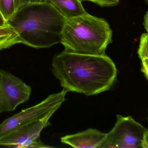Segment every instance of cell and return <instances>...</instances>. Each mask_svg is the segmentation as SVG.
Segmentation results:
<instances>
[{
  "label": "cell",
  "instance_id": "cell-1",
  "mask_svg": "<svg viewBox=\"0 0 148 148\" xmlns=\"http://www.w3.org/2000/svg\"><path fill=\"white\" fill-rule=\"evenodd\" d=\"M51 71L63 90L97 95L110 90L116 78L117 70L110 57L64 51L53 58Z\"/></svg>",
  "mask_w": 148,
  "mask_h": 148
},
{
  "label": "cell",
  "instance_id": "cell-2",
  "mask_svg": "<svg viewBox=\"0 0 148 148\" xmlns=\"http://www.w3.org/2000/svg\"><path fill=\"white\" fill-rule=\"evenodd\" d=\"M66 18L47 2L28 3L7 21L21 43L36 48H49L61 43Z\"/></svg>",
  "mask_w": 148,
  "mask_h": 148
},
{
  "label": "cell",
  "instance_id": "cell-3",
  "mask_svg": "<svg viewBox=\"0 0 148 148\" xmlns=\"http://www.w3.org/2000/svg\"><path fill=\"white\" fill-rule=\"evenodd\" d=\"M112 31L106 21L86 13L66 18L61 43L68 52L79 54H105L112 42Z\"/></svg>",
  "mask_w": 148,
  "mask_h": 148
},
{
  "label": "cell",
  "instance_id": "cell-4",
  "mask_svg": "<svg viewBox=\"0 0 148 148\" xmlns=\"http://www.w3.org/2000/svg\"><path fill=\"white\" fill-rule=\"evenodd\" d=\"M148 148V130L131 116L117 115L116 123L99 148Z\"/></svg>",
  "mask_w": 148,
  "mask_h": 148
},
{
  "label": "cell",
  "instance_id": "cell-5",
  "mask_svg": "<svg viewBox=\"0 0 148 148\" xmlns=\"http://www.w3.org/2000/svg\"><path fill=\"white\" fill-rule=\"evenodd\" d=\"M67 92L63 90L49 95L37 104L22 110L0 124V138L15 128L45 116L52 111H57L66 100Z\"/></svg>",
  "mask_w": 148,
  "mask_h": 148
},
{
  "label": "cell",
  "instance_id": "cell-6",
  "mask_svg": "<svg viewBox=\"0 0 148 148\" xmlns=\"http://www.w3.org/2000/svg\"><path fill=\"white\" fill-rule=\"evenodd\" d=\"M56 111H52L40 119L32 121L15 128L0 138V146L12 148H52L44 143L40 133L51 125L49 120Z\"/></svg>",
  "mask_w": 148,
  "mask_h": 148
},
{
  "label": "cell",
  "instance_id": "cell-7",
  "mask_svg": "<svg viewBox=\"0 0 148 148\" xmlns=\"http://www.w3.org/2000/svg\"><path fill=\"white\" fill-rule=\"evenodd\" d=\"M32 89L20 78L0 69V114L14 111L29 100Z\"/></svg>",
  "mask_w": 148,
  "mask_h": 148
},
{
  "label": "cell",
  "instance_id": "cell-8",
  "mask_svg": "<svg viewBox=\"0 0 148 148\" xmlns=\"http://www.w3.org/2000/svg\"><path fill=\"white\" fill-rule=\"evenodd\" d=\"M107 133L90 128L76 134L68 135L60 138L63 143L76 148H96L100 147Z\"/></svg>",
  "mask_w": 148,
  "mask_h": 148
},
{
  "label": "cell",
  "instance_id": "cell-9",
  "mask_svg": "<svg viewBox=\"0 0 148 148\" xmlns=\"http://www.w3.org/2000/svg\"><path fill=\"white\" fill-rule=\"evenodd\" d=\"M53 5L65 18L77 17L86 14L81 0H46Z\"/></svg>",
  "mask_w": 148,
  "mask_h": 148
},
{
  "label": "cell",
  "instance_id": "cell-10",
  "mask_svg": "<svg viewBox=\"0 0 148 148\" xmlns=\"http://www.w3.org/2000/svg\"><path fill=\"white\" fill-rule=\"evenodd\" d=\"M21 43L18 34L9 26L0 27V51Z\"/></svg>",
  "mask_w": 148,
  "mask_h": 148
},
{
  "label": "cell",
  "instance_id": "cell-11",
  "mask_svg": "<svg viewBox=\"0 0 148 148\" xmlns=\"http://www.w3.org/2000/svg\"><path fill=\"white\" fill-rule=\"evenodd\" d=\"M138 54L142 61L141 71L146 79H148V34L144 33L141 35Z\"/></svg>",
  "mask_w": 148,
  "mask_h": 148
},
{
  "label": "cell",
  "instance_id": "cell-12",
  "mask_svg": "<svg viewBox=\"0 0 148 148\" xmlns=\"http://www.w3.org/2000/svg\"><path fill=\"white\" fill-rule=\"evenodd\" d=\"M0 12L8 21L16 12L14 0H0Z\"/></svg>",
  "mask_w": 148,
  "mask_h": 148
},
{
  "label": "cell",
  "instance_id": "cell-13",
  "mask_svg": "<svg viewBox=\"0 0 148 148\" xmlns=\"http://www.w3.org/2000/svg\"><path fill=\"white\" fill-rule=\"evenodd\" d=\"M93 2L102 7H113L118 5L119 0H81Z\"/></svg>",
  "mask_w": 148,
  "mask_h": 148
},
{
  "label": "cell",
  "instance_id": "cell-14",
  "mask_svg": "<svg viewBox=\"0 0 148 148\" xmlns=\"http://www.w3.org/2000/svg\"><path fill=\"white\" fill-rule=\"evenodd\" d=\"M28 3V0H14L15 10L16 11L18 10L23 6L27 5Z\"/></svg>",
  "mask_w": 148,
  "mask_h": 148
},
{
  "label": "cell",
  "instance_id": "cell-15",
  "mask_svg": "<svg viewBox=\"0 0 148 148\" xmlns=\"http://www.w3.org/2000/svg\"><path fill=\"white\" fill-rule=\"evenodd\" d=\"M8 26L7 21L5 19L0 12V27H5Z\"/></svg>",
  "mask_w": 148,
  "mask_h": 148
},
{
  "label": "cell",
  "instance_id": "cell-16",
  "mask_svg": "<svg viewBox=\"0 0 148 148\" xmlns=\"http://www.w3.org/2000/svg\"><path fill=\"white\" fill-rule=\"evenodd\" d=\"M148 12H146V13L145 14L144 18L143 25L146 31V32L148 33Z\"/></svg>",
  "mask_w": 148,
  "mask_h": 148
},
{
  "label": "cell",
  "instance_id": "cell-17",
  "mask_svg": "<svg viewBox=\"0 0 148 148\" xmlns=\"http://www.w3.org/2000/svg\"><path fill=\"white\" fill-rule=\"evenodd\" d=\"M46 2V0H28V3H42Z\"/></svg>",
  "mask_w": 148,
  "mask_h": 148
}]
</instances>
